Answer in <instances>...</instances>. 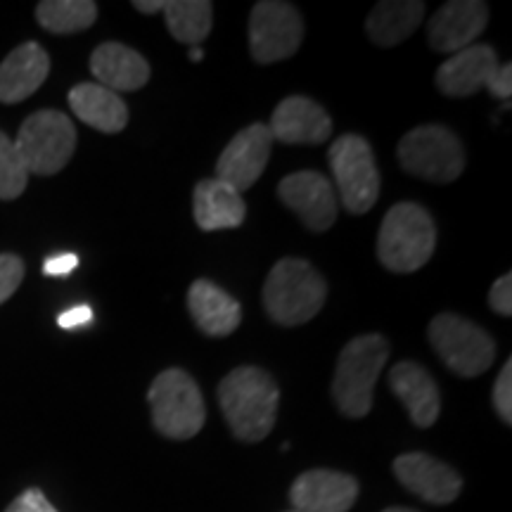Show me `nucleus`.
<instances>
[{
	"label": "nucleus",
	"instance_id": "nucleus-1",
	"mask_svg": "<svg viewBox=\"0 0 512 512\" xmlns=\"http://www.w3.org/2000/svg\"><path fill=\"white\" fill-rule=\"evenodd\" d=\"M280 389L266 370L242 366L228 373L219 384V403L230 432L240 441L266 439L278 415Z\"/></svg>",
	"mask_w": 512,
	"mask_h": 512
},
{
	"label": "nucleus",
	"instance_id": "nucleus-2",
	"mask_svg": "<svg viewBox=\"0 0 512 512\" xmlns=\"http://www.w3.org/2000/svg\"><path fill=\"white\" fill-rule=\"evenodd\" d=\"M328 297V283L304 259H280L268 273L264 285L266 313L275 323L302 325L320 313Z\"/></svg>",
	"mask_w": 512,
	"mask_h": 512
},
{
	"label": "nucleus",
	"instance_id": "nucleus-3",
	"mask_svg": "<svg viewBox=\"0 0 512 512\" xmlns=\"http://www.w3.org/2000/svg\"><path fill=\"white\" fill-rule=\"evenodd\" d=\"M389 342L377 332L351 339L337 358L332 399L347 418H363L373 408L375 382L387 366Z\"/></svg>",
	"mask_w": 512,
	"mask_h": 512
},
{
	"label": "nucleus",
	"instance_id": "nucleus-4",
	"mask_svg": "<svg viewBox=\"0 0 512 512\" xmlns=\"http://www.w3.org/2000/svg\"><path fill=\"white\" fill-rule=\"evenodd\" d=\"M437 245V228L425 207L399 202L384 216L377 256L392 273H413L432 259Z\"/></svg>",
	"mask_w": 512,
	"mask_h": 512
},
{
	"label": "nucleus",
	"instance_id": "nucleus-5",
	"mask_svg": "<svg viewBox=\"0 0 512 512\" xmlns=\"http://www.w3.org/2000/svg\"><path fill=\"white\" fill-rule=\"evenodd\" d=\"M147 401L157 432L169 439H192L207 418L200 387L181 368L159 373L147 392Z\"/></svg>",
	"mask_w": 512,
	"mask_h": 512
},
{
	"label": "nucleus",
	"instance_id": "nucleus-6",
	"mask_svg": "<svg viewBox=\"0 0 512 512\" xmlns=\"http://www.w3.org/2000/svg\"><path fill=\"white\" fill-rule=\"evenodd\" d=\"M399 162L403 171L422 181L453 183L465 169V150L451 128L425 124L401 138Z\"/></svg>",
	"mask_w": 512,
	"mask_h": 512
},
{
	"label": "nucleus",
	"instance_id": "nucleus-7",
	"mask_svg": "<svg viewBox=\"0 0 512 512\" xmlns=\"http://www.w3.org/2000/svg\"><path fill=\"white\" fill-rule=\"evenodd\" d=\"M330 169L335 176L339 200L349 214H366L380 197V171H377L373 147L366 138L347 133L332 143Z\"/></svg>",
	"mask_w": 512,
	"mask_h": 512
},
{
	"label": "nucleus",
	"instance_id": "nucleus-8",
	"mask_svg": "<svg viewBox=\"0 0 512 512\" xmlns=\"http://www.w3.org/2000/svg\"><path fill=\"white\" fill-rule=\"evenodd\" d=\"M15 147L27 171L53 176L62 171L76 150V128L57 110L34 112L19 128Z\"/></svg>",
	"mask_w": 512,
	"mask_h": 512
},
{
	"label": "nucleus",
	"instance_id": "nucleus-9",
	"mask_svg": "<svg viewBox=\"0 0 512 512\" xmlns=\"http://www.w3.org/2000/svg\"><path fill=\"white\" fill-rule=\"evenodd\" d=\"M437 356L460 377H477L491 368L496 342L479 325L456 313H439L427 330Z\"/></svg>",
	"mask_w": 512,
	"mask_h": 512
},
{
	"label": "nucleus",
	"instance_id": "nucleus-10",
	"mask_svg": "<svg viewBox=\"0 0 512 512\" xmlns=\"http://www.w3.org/2000/svg\"><path fill=\"white\" fill-rule=\"evenodd\" d=\"M304 41V19L299 10L280 0H261L249 15V50L259 64L287 60Z\"/></svg>",
	"mask_w": 512,
	"mask_h": 512
},
{
	"label": "nucleus",
	"instance_id": "nucleus-11",
	"mask_svg": "<svg viewBox=\"0 0 512 512\" xmlns=\"http://www.w3.org/2000/svg\"><path fill=\"white\" fill-rule=\"evenodd\" d=\"M278 197L313 233H325L337 221V192L318 171H297L278 185Z\"/></svg>",
	"mask_w": 512,
	"mask_h": 512
},
{
	"label": "nucleus",
	"instance_id": "nucleus-12",
	"mask_svg": "<svg viewBox=\"0 0 512 512\" xmlns=\"http://www.w3.org/2000/svg\"><path fill=\"white\" fill-rule=\"evenodd\" d=\"M273 136L271 128L266 124H249L247 128L235 136L221 152L219 162H216V174L219 181L228 183L230 188L238 192L252 188L264 174L268 159H271Z\"/></svg>",
	"mask_w": 512,
	"mask_h": 512
},
{
	"label": "nucleus",
	"instance_id": "nucleus-13",
	"mask_svg": "<svg viewBox=\"0 0 512 512\" xmlns=\"http://www.w3.org/2000/svg\"><path fill=\"white\" fill-rule=\"evenodd\" d=\"M394 475L408 491L434 505L453 503L463 489L458 472L427 453H403L394 460Z\"/></svg>",
	"mask_w": 512,
	"mask_h": 512
},
{
	"label": "nucleus",
	"instance_id": "nucleus-14",
	"mask_svg": "<svg viewBox=\"0 0 512 512\" xmlns=\"http://www.w3.org/2000/svg\"><path fill=\"white\" fill-rule=\"evenodd\" d=\"M489 22V8L479 0H451L430 19V46L437 53H458L482 34Z\"/></svg>",
	"mask_w": 512,
	"mask_h": 512
},
{
	"label": "nucleus",
	"instance_id": "nucleus-15",
	"mask_svg": "<svg viewBox=\"0 0 512 512\" xmlns=\"http://www.w3.org/2000/svg\"><path fill=\"white\" fill-rule=\"evenodd\" d=\"M356 496V479L335 470L304 472L290 489L297 512H349L356 503Z\"/></svg>",
	"mask_w": 512,
	"mask_h": 512
},
{
	"label": "nucleus",
	"instance_id": "nucleus-16",
	"mask_svg": "<svg viewBox=\"0 0 512 512\" xmlns=\"http://www.w3.org/2000/svg\"><path fill=\"white\" fill-rule=\"evenodd\" d=\"M273 140L287 145H320L330 138V114L316 100L292 95L275 107L271 119Z\"/></svg>",
	"mask_w": 512,
	"mask_h": 512
},
{
	"label": "nucleus",
	"instance_id": "nucleus-17",
	"mask_svg": "<svg viewBox=\"0 0 512 512\" xmlns=\"http://www.w3.org/2000/svg\"><path fill=\"white\" fill-rule=\"evenodd\" d=\"M498 67L496 50L486 43L467 46L453 53L437 72V86L451 98H467L486 88V81Z\"/></svg>",
	"mask_w": 512,
	"mask_h": 512
},
{
	"label": "nucleus",
	"instance_id": "nucleus-18",
	"mask_svg": "<svg viewBox=\"0 0 512 512\" xmlns=\"http://www.w3.org/2000/svg\"><path fill=\"white\" fill-rule=\"evenodd\" d=\"M50 57L36 41L22 43L0 64V102L17 105L48 79Z\"/></svg>",
	"mask_w": 512,
	"mask_h": 512
},
{
	"label": "nucleus",
	"instance_id": "nucleus-19",
	"mask_svg": "<svg viewBox=\"0 0 512 512\" xmlns=\"http://www.w3.org/2000/svg\"><path fill=\"white\" fill-rule=\"evenodd\" d=\"M389 387L399 396L418 427H432L439 418L441 396L434 377L418 363L401 361L389 373Z\"/></svg>",
	"mask_w": 512,
	"mask_h": 512
},
{
	"label": "nucleus",
	"instance_id": "nucleus-20",
	"mask_svg": "<svg viewBox=\"0 0 512 512\" xmlns=\"http://www.w3.org/2000/svg\"><path fill=\"white\" fill-rule=\"evenodd\" d=\"M91 72L100 86L114 93H128L143 88L150 81V64L124 43H102L91 55Z\"/></svg>",
	"mask_w": 512,
	"mask_h": 512
},
{
	"label": "nucleus",
	"instance_id": "nucleus-21",
	"mask_svg": "<svg viewBox=\"0 0 512 512\" xmlns=\"http://www.w3.org/2000/svg\"><path fill=\"white\" fill-rule=\"evenodd\" d=\"M188 309L197 328L209 337H228L230 332L238 330L242 320V306L211 280L192 283L188 292Z\"/></svg>",
	"mask_w": 512,
	"mask_h": 512
},
{
	"label": "nucleus",
	"instance_id": "nucleus-22",
	"mask_svg": "<svg viewBox=\"0 0 512 512\" xmlns=\"http://www.w3.org/2000/svg\"><path fill=\"white\" fill-rule=\"evenodd\" d=\"M192 211H195V223L202 230L240 228L247 216L240 192L219 178H207V181L197 183L192 192Z\"/></svg>",
	"mask_w": 512,
	"mask_h": 512
},
{
	"label": "nucleus",
	"instance_id": "nucleus-23",
	"mask_svg": "<svg viewBox=\"0 0 512 512\" xmlns=\"http://www.w3.org/2000/svg\"><path fill=\"white\" fill-rule=\"evenodd\" d=\"M69 107L83 124L102 133H119L128 124V110L119 93L100 83H79L69 93Z\"/></svg>",
	"mask_w": 512,
	"mask_h": 512
},
{
	"label": "nucleus",
	"instance_id": "nucleus-24",
	"mask_svg": "<svg viewBox=\"0 0 512 512\" xmlns=\"http://www.w3.org/2000/svg\"><path fill=\"white\" fill-rule=\"evenodd\" d=\"M422 17H425V3L420 0H384L370 12L366 31L377 46L392 48L420 27Z\"/></svg>",
	"mask_w": 512,
	"mask_h": 512
},
{
	"label": "nucleus",
	"instance_id": "nucleus-25",
	"mask_svg": "<svg viewBox=\"0 0 512 512\" xmlns=\"http://www.w3.org/2000/svg\"><path fill=\"white\" fill-rule=\"evenodd\" d=\"M164 17L178 43L197 48L211 31L214 5L209 0H166Z\"/></svg>",
	"mask_w": 512,
	"mask_h": 512
},
{
	"label": "nucleus",
	"instance_id": "nucleus-26",
	"mask_svg": "<svg viewBox=\"0 0 512 512\" xmlns=\"http://www.w3.org/2000/svg\"><path fill=\"white\" fill-rule=\"evenodd\" d=\"M36 19L53 34H79L95 24L98 5L93 0H43L36 8Z\"/></svg>",
	"mask_w": 512,
	"mask_h": 512
},
{
	"label": "nucleus",
	"instance_id": "nucleus-27",
	"mask_svg": "<svg viewBox=\"0 0 512 512\" xmlns=\"http://www.w3.org/2000/svg\"><path fill=\"white\" fill-rule=\"evenodd\" d=\"M29 171L19 157L15 140L0 131V200H17L27 188Z\"/></svg>",
	"mask_w": 512,
	"mask_h": 512
},
{
	"label": "nucleus",
	"instance_id": "nucleus-28",
	"mask_svg": "<svg viewBox=\"0 0 512 512\" xmlns=\"http://www.w3.org/2000/svg\"><path fill=\"white\" fill-rule=\"evenodd\" d=\"M24 280V261L15 254H0V304L8 302Z\"/></svg>",
	"mask_w": 512,
	"mask_h": 512
},
{
	"label": "nucleus",
	"instance_id": "nucleus-29",
	"mask_svg": "<svg viewBox=\"0 0 512 512\" xmlns=\"http://www.w3.org/2000/svg\"><path fill=\"white\" fill-rule=\"evenodd\" d=\"M494 406L503 422H512V361H505V366L496 377L494 384Z\"/></svg>",
	"mask_w": 512,
	"mask_h": 512
},
{
	"label": "nucleus",
	"instance_id": "nucleus-30",
	"mask_svg": "<svg viewBox=\"0 0 512 512\" xmlns=\"http://www.w3.org/2000/svg\"><path fill=\"white\" fill-rule=\"evenodd\" d=\"M5 512H57L41 489H27L8 505Z\"/></svg>",
	"mask_w": 512,
	"mask_h": 512
},
{
	"label": "nucleus",
	"instance_id": "nucleus-31",
	"mask_svg": "<svg viewBox=\"0 0 512 512\" xmlns=\"http://www.w3.org/2000/svg\"><path fill=\"white\" fill-rule=\"evenodd\" d=\"M489 304L491 309L501 313V316H512V275L510 273L503 275V278H498L494 287H491Z\"/></svg>",
	"mask_w": 512,
	"mask_h": 512
},
{
	"label": "nucleus",
	"instance_id": "nucleus-32",
	"mask_svg": "<svg viewBox=\"0 0 512 512\" xmlns=\"http://www.w3.org/2000/svg\"><path fill=\"white\" fill-rule=\"evenodd\" d=\"M491 95L498 100H508L512 95V64H498L486 81Z\"/></svg>",
	"mask_w": 512,
	"mask_h": 512
},
{
	"label": "nucleus",
	"instance_id": "nucleus-33",
	"mask_svg": "<svg viewBox=\"0 0 512 512\" xmlns=\"http://www.w3.org/2000/svg\"><path fill=\"white\" fill-rule=\"evenodd\" d=\"M93 320V309L88 304H79V306H72V309L62 311L60 316H57V325H60L62 330H76V328H83V325H88Z\"/></svg>",
	"mask_w": 512,
	"mask_h": 512
},
{
	"label": "nucleus",
	"instance_id": "nucleus-34",
	"mask_svg": "<svg viewBox=\"0 0 512 512\" xmlns=\"http://www.w3.org/2000/svg\"><path fill=\"white\" fill-rule=\"evenodd\" d=\"M79 268V256L76 254H55L46 259L43 264V273L50 275V278H64V275L74 273Z\"/></svg>",
	"mask_w": 512,
	"mask_h": 512
},
{
	"label": "nucleus",
	"instance_id": "nucleus-35",
	"mask_svg": "<svg viewBox=\"0 0 512 512\" xmlns=\"http://www.w3.org/2000/svg\"><path fill=\"white\" fill-rule=\"evenodd\" d=\"M166 0H136L133 8L138 12H145V15H155V12H164Z\"/></svg>",
	"mask_w": 512,
	"mask_h": 512
},
{
	"label": "nucleus",
	"instance_id": "nucleus-36",
	"mask_svg": "<svg viewBox=\"0 0 512 512\" xmlns=\"http://www.w3.org/2000/svg\"><path fill=\"white\" fill-rule=\"evenodd\" d=\"M190 60L192 62H200V60H204V50L202 48H190Z\"/></svg>",
	"mask_w": 512,
	"mask_h": 512
},
{
	"label": "nucleus",
	"instance_id": "nucleus-37",
	"mask_svg": "<svg viewBox=\"0 0 512 512\" xmlns=\"http://www.w3.org/2000/svg\"><path fill=\"white\" fill-rule=\"evenodd\" d=\"M384 512H418V510H411V508H389V510H384Z\"/></svg>",
	"mask_w": 512,
	"mask_h": 512
},
{
	"label": "nucleus",
	"instance_id": "nucleus-38",
	"mask_svg": "<svg viewBox=\"0 0 512 512\" xmlns=\"http://www.w3.org/2000/svg\"><path fill=\"white\" fill-rule=\"evenodd\" d=\"M294 512H297V510H294Z\"/></svg>",
	"mask_w": 512,
	"mask_h": 512
}]
</instances>
